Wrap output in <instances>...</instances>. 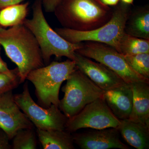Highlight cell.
<instances>
[{
  "label": "cell",
  "instance_id": "20",
  "mask_svg": "<svg viewBox=\"0 0 149 149\" xmlns=\"http://www.w3.org/2000/svg\"><path fill=\"white\" fill-rule=\"evenodd\" d=\"M12 149H36L37 141L33 128H25L17 131L13 139Z\"/></svg>",
  "mask_w": 149,
  "mask_h": 149
},
{
  "label": "cell",
  "instance_id": "19",
  "mask_svg": "<svg viewBox=\"0 0 149 149\" xmlns=\"http://www.w3.org/2000/svg\"><path fill=\"white\" fill-rule=\"evenodd\" d=\"M118 52L123 55L149 53V40L134 37L124 32L119 41Z\"/></svg>",
  "mask_w": 149,
  "mask_h": 149
},
{
  "label": "cell",
  "instance_id": "6",
  "mask_svg": "<svg viewBox=\"0 0 149 149\" xmlns=\"http://www.w3.org/2000/svg\"><path fill=\"white\" fill-rule=\"evenodd\" d=\"M63 88V97L59 108L68 118L80 112L88 104L102 97L104 91L85 74L76 68Z\"/></svg>",
  "mask_w": 149,
  "mask_h": 149
},
{
  "label": "cell",
  "instance_id": "26",
  "mask_svg": "<svg viewBox=\"0 0 149 149\" xmlns=\"http://www.w3.org/2000/svg\"><path fill=\"white\" fill-rule=\"evenodd\" d=\"M11 71L9 69L6 63L3 60L0 55V73H8Z\"/></svg>",
  "mask_w": 149,
  "mask_h": 149
},
{
  "label": "cell",
  "instance_id": "23",
  "mask_svg": "<svg viewBox=\"0 0 149 149\" xmlns=\"http://www.w3.org/2000/svg\"><path fill=\"white\" fill-rule=\"evenodd\" d=\"M61 0H41L43 8L47 13L54 12Z\"/></svg>",
  "mask_w": 149,
  "mask_h": 149
},
{
  "label": "cell",
  "instance_id": "21",
  "mask_svg": "<svg viewBox=\"0 0 149 149\" xmlns=\"http://www.w3.org/2000/svg\"><path fill=\"white\" fill-rule=\"evenodd\" d=\"M123 56L133 70L143 77L149 79V53Z\"/></svg>",
  "mask_w": 149,
  "mask_h": 149
},
{
  "label": "cell",
  "instance_id": "7",
  "mask_svg": "<svg viewBox=\"0 0 149 149\" xmlns=\"http://www.w3.org/2000/svg\"><path fill=\"white\" fill-rule=\"evenodd\" d=\"M76 51L84 56L104 65L115 72L125 83H149V79L133 70L127 63L123 55L110 46L97 42L88 41Z\"/></svg>",
  "mask_w": 149,
  "mask_h": 149
},
{
  "label": "cell",
  "instance_id": "8",
  "mask_svg": "<svg viewBox=\"0 0 149 149\" xmlns=\"http://www.w3.org/2000/svg\"><path fill=\"white\" fill-rule=\"evenodd\" d=\"M14 97L22 111L37 128L65 130L68 119L66 116L55 105L46 108L36 103L29 93L27 83L24 84L22 93L14 95Z\"/></svg>",
  "mask_w": 149,
  "mask_h": 149
},
{
  "label": "cell",
  "instance_id": "22",
  "mask_svg": "<svg viewBox=\"0 0 149 149\" xmlns=\"http://www.w3.org/2000/svg\"><path fill=\"white\" fill-rule=\"evenodd\" d=\"M22 83L17 68L8 73H0V95L13 91Z\"/></svg>",
  "mask_w": 149,
  "mask_h": 149
},
{
  "label": "cell",
  "instance_id": "17",
  "mask_svg": "<svg viewBox=\"0 0 149 149\" xmlns=\"http://www.w3.org/2000/svg\"><path fill=\"white\" fill-rule=\"evenodd\" d=\"M124 31L131 36L149 40L148 6L131 11L125 23Z\"/></svg>",
  "mask_w": 149,
  "mask_h": 149
},
{
  "label": "cell",
  "instance_id": "2",
  "mask_svg": "<svg viewBox=\"0 0 149 149\" xmlns=\"http://www.w3.org/2000/svg\"><path fill=\"white\" fill-rule=\"evenodd\" d=\"M54 12L63 27L88 31L107 23L113 10L97 0H61Z\"/></svg>",
  "mask_w": 149,
  "mask_h": 149
},
{
  "label": "cell",
  "instance_id": "24",
  "mask_svg": "<svg viewBox=\"0 0 149 149\" xmlns=\"http://www.w3.org/2000/svg\"><path fill=\"white\" fill-rule=\"evenodd\" d=\"M10 140L7 134L0 128V149H12L10 143Z\"/></svg>",
  "mask_w": 149,
  "mask_h": 149
},
{
  "label": "cell",
  "instance_id": "9",
  "mask_svg": "<svg viewBox=\"0 0 149 149\" xmlns=\"http://www.w3.org/2000/svg\"><path fill=\"white\" fill-rule=\"evenodd\" d=\"M120 124V120L115 116L102 97L88 104L77 114L68 118L65 130L71 133L84 128H118Z\"/></svg>",
  "mask_w": 149,
  "mask_h": 149
},
{
  "label": "cell",
  "instance_id": "3",
  "mask_svg": "<svg viewBox=\"0 0 149 149\" xmlns=\"http://www.w3.org/2000/svg\"><path fill=\"white\" fill-rule=\"evenodd\" d=\"M23 24L35 36L44 63H48L53 56L57 58L66 57L74 61L76 51L83 45L82 42H70L51 27L44 15L41 0H35L32 18L25 19Z\"/></svg>",
  "mask_w": 149,
  "mask_h": 149
},
{
  "label": "cell",
  "instance_id": "5",
  "mask_svg": "<svg viewBox=\"0 0 149 149\" xmlns=\"http://www.w3.org/2000/svg\"><path fill=\"white\" fill-rule=\"evenodd\" d=\"M76 68L75 62L69 59L61 62L53 61L47 66L32 70L26 80L35 86L36 95L42 107H49L52 104L58 107L61 86Z\"/></svg>",
  "mask_w": 149,
  "mask_h": 149
},
{
  "label": "cell",
  "instance_id": "27",
  "mask_svg": "<svg viewBox=\"0 0 149 149\" xmlns=\"http://www.w3.org/2000/svg\"><path fill=\"white\" fill-rule=\"evenodd\" d=\"M103 4L108 6H116L118 4L120 0H99Z\"/></svg>",
  "mask_w": 149,
  "mask_h": 149
},
{
  "label": "cell",
  "instance_id": "16",
  "mask_svg": "<svg viewBox=\"0 0 149 149\" xmlns=\"http://www.w3.org/2000/svg\"><path fill=\"white\" fill-rule=\"evenodd\" d=\"M36 133L44 149H74L72 135L66 130L37 128Z\"/></svg>",
  "mask_w": 149,
  "mask_h": 149
},
{
  "label": "cell",
  "instance_id": "28",
  "mask_svg": "<svg viewBox=\"0 0 149 149\" xmlns=\"http://www.w3.org/2000/svg\"><path fill=\"white\" fill-rule=\"evenodd\" d=\"M120 1H121V2L130 5L133 4L134 0H120Z\"/></svg>",
  "mask_w": 149,
  "mask_h": 149
},
{
  "label": "cell",
  "instance_id": "11",
  "mask_svg": "<svg viewBox=\"0 0 149 149\" xmlns=\"http://www.w3.org/2000/svg\"><path fill=\"white\" fill-rule=\"evenodd\" d=\"M118 128L94 129L72 135L73 142L82 149H128L120 139Z\"/></svg>",
  "mask_w": 149,
  "mask_h": 149
},
{
  "label": "cell",
  "instance_id": "10",
  "mask_svg": "<svg viewBox=\"0 0 149 149\" xmlns=\"http://www.w3.org/2000/svg\"><path fill=\"white\" fill-rule=\"evenodd\" d=\"M34 127L17 104L13 91L0 95V128L7 134L10 140L20 129Z\"/></svg>",
  "mask_w": 149,
  "mask_h": 149
},
{
  "label": "cell",
  "instance_id": "1",
  "mask_svg": "<svg viewBox=\"0 0 149 149\" xmlns=\"http://www.w3.org/2000/svg\"><path fill=\"white\" fill-rule=\"evenodd\" d=\"M0 45L9 58L16 65L22 83L32 70L44 66L37 40L23 24L8 29L0 27Z\"/></svg>",
  "mask_w": 149,
  "mask_h": 149
},
{
  "label": "cell",
  "instance_id": "14",
  "mask_svg": "<svg viewBox=\"0 0 149 149\" xmlns=\"http://www.w3.org/2000/svg\"><path fill=\"white\" fill-rule=\"evenodd\" d=\"M131 86L133 107L128 119L149 125V83L137 82Z\"/></svg>",
  "mask_w": 149,
  "mask_h": 149
},
{
  "label": "cell",
  "instance_id": "12",
  "mask_svg": "<svg viewBox=\"0 0 149 149\" xmlns=\"http://www.w3.org/2000/svg\"><path fill=\"white\" fill-rule=\"evenodd\" d=\"M74 61L77 69L104 92L125 83L117 74L104 65L93 61L76 52Z\"/></svg>",
  "mask_w": 149,
  "mask_h": 149
},
{
  "label": "cell",
  "instance_id": "18",
  "mask_svg": "<svg viewBox=\"0 0 149 149\" xmlns=\"http://www.w3.org/2000/svg\"><path fill=\"white\" fill-rule=\"evenodd\" d=\"M29 2L10 6L0 10V27H11L23 24L28 12Z\"/></svg>",
  "mask_w": 149,
  "mask_h": 149
},
{
  "label": "cell",
  "instance_id": "29",
  "mask_svg": "<svg viewBox=\"0 0 149 149\" xmlns=\"http://www.w3.org/2000/svg\"><path fill=\"white\" fill-rule=\"evenodd\" d=\"M97 1H98L100 2V1H99V0H97Z\"/></svg>",
  "mask_w": 149,
  "mask_h": 149
},
{
  "label": "cell",
  "instance_id": "25",
  "mask_svg": "<svg viewBox=\"0 0 149 149\" xmlns=\"http://www.w3.org/2000/svg\"><path fill=\"white\" fill-rule=\"evenodd\" d=\"M25 0H0V10L10 6L18 4Z\"/></svg>",
  "mask_w": 149,
  "mask_h": 149
},
{
  "label": "cell",
  "instance_id": "13",
  "mask_svg": "<svg viewBox=\"0 0 149 149\" xmlns=\"http://www.w3.org/2000/svg\"><path fill=\"white\" fill-rule=\"evenodd\" d=\"M133 97L131 84L125 83L104 91L102 97L112 113L120 120L130 117Z\"/></svg>",
  "mask_w": 149,
  "mask_h": 149
},
{
  "label": "cell",
  "instance_id": "4",
  "mask_svg": "<svg viewBox=\"0 0 149 149\" xmlns=\"http://www.w3.org/2000/svg\"><path fill=\"white\" fill-rule=\"evenodd\" d=\"M113 10L111 19L102 26L88 31L68 28H56L55 31L70 42H97L114 48L118 52L119 41L123 33L126 21L131 12L130 5L121 2Z\"/></svg>",
  "mask_w": 149,
  "mask_h": 149
},
{
  "label": "cell",
  "instance_id": "15",
  "mask_svg": "<svg viewBox=\"0 0 149 149\" xmlns=\"http://www.w3.org/2000/svg\"><path fill=\"white\" fill-rule=\"evenodd\" d=\"M118 130L126 142L137 149L149 148V125L129 119L120 120Z\"/></svg>",
  "mask_w": 149,
  "mask_h": 149
}]
</instances>
